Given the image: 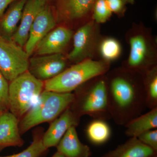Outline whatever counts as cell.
<instances>
[{
	"instance_id": "cell-32",
	"label": "cell",
	"mask_w": 157,
	"mask_h": 157,
	"mask_svg": "<svg viewBox=\"0 0 157 157\" xmlns=\"http://www.w3.org/2000/svg\"><path fill=\"white\" fill-rule=\"evenodd\" d=\"M44 1H45V2H47V1H49V0H44Z\"/></svg>"
},
{
	"instance_id": "cell-30",
	"label": "cell",
	"mask_w": 157,
	"mask_h": 157,
	"mask_svg": "<svg viewBox=\"0 0 157 157\" xmlns=\"http://www.w3.org/2000/svg\"><path fill=\"white\" fill-rule=\"evenodd\" d=\"M126 4H133L135 3V0H124Z\"/></svg>"
},
{
	"instance_id": "cell-26",
	"label": "cell",
	"mask_w": 157,
	"mask_h": 157,
	"mask_svg": "<svg viewBox=\"0 0 157 157\" xmlns=\"http://www.w3.org/2000/svg\"><path fill=\"white\" fill-rule=\"evenodd\" d=\"M9 84L8 81L0 71V107H8V93Z\"/></svg>"
},
{
	"instance_id": "cell-4",
	"label": "cell",
	"mask_w": 157,
	"mask_h": 157,
	"mask_svg": "<svg viewBox=\"0 0 157 157\" xmlns=\"http://www.w3.org/2000/svg\"><path fill=\"white\" fill-rule=\"evenodd\" d=\"M126 39L130 52L123 67L143 73L157 66L156 43L148 28L135 24L128 31Z\"/></svg>"
},
{
	"instance_id": "cell-7",
	"label": "cell",
	"mask_w": 157,
	"mask_h": 157,
	"mask_svg": "<svg viewBox=\"0 0 157 157\" xmlns=\"http://www.w3.org/2000/svg\"><path fill=\"white\" fill-rule=\"evenodd\" d=\"M73 38V49L68 54V60L76 64L88 59H94L102 39L99 24L93 19L88 21L79 27Z\"/></svg>"
},
{
	"instance_id": "cell-20",
	"label": "cell",
	"mask_w": 157,
	"mask_h": 157,
	"mask_svg": "<svg viewBox=\"0 0 157 157\" xmlns=\"http://www.w3.org/2000/svg\"><path fill=\"white\" fill-rule=\"evenodd\" d=\"M86 133L92 143L100 145L109 140L111 136V129L105 121L95 119L88 125Z\"/></svg>"
},
{
	"instance_id": "cell-16",
	"label": "cell",
	"mask_w": 157,
	"mask_h": 157,
	"mask_svg": "<svg viewBox=\"0 0 157 157\" xmlns=\"http://www.w3.org/2000/svg\"><path fill=\"white\" fill-rule=\"evenodd\" d=\"M56 147L57 151L65 157H90L92 155L89 147L79 140L75 126L68 129Z\"/></svg>"
},
{
	"instance_id": "cell-28",
	"label": "cell",
	"mask_w": 157,
	"mask_h": 157,
	"mask_svg": "<svg viewBox=\"0 0 157 157\" xmlns=\"http://www.w3.org/2000/svg\"><path fill=\"white\" fill-rule=\"evenodd\" d=\"M15 1L16 0H0V17L3 16L8 6Z\"/></svg>"
},
{
	"instance_id": "cell-24",
	"label": "cell",
	"mask_w": 157,
	"mask_h": 157,
	"mask_svg": "<svg viewBox=\"0 0 157 157\" xmlns=\"http://www.w3.org/2000/svg\"><path fill=\"white\" fill-rule=\"evenodd\" d=\"M112 13L107 6L106 0H97L93 10V19L100 24L107 22Z\"/></svg>"
},
{
	"instance_id": "cell-21",
	"label": "cell",
	"mask_w": 157,
	"mask_h": 157,
	"mask_svg": "<svg viewBox=\"0 0 157 157\" xmlns=\"http://www.w3.org/2000/svg\"><path fill=\"white\" fill-rule=\"evenodd\" d=\"M142 74L146 94V107L150 109L157 108V66Z\"/></svg>"
},
{
	"instance_id": "cell-22",
	"label": "cell",
	"mask_w": 157,
	"mask_h": 157,
	"mask_svg": "<svg viewBox=\"0 0 157 157\" xmlns=\"http://www.w3.org/2000/svg\"><path fill=\"white\" fill-rule=\"evenodd\" d=\"M121 52L120 43L116 39L111 37L101 39L98 48V53L103 60L110 63L118 58Z\"/></svg>"
},
{
	"instance_id": "cell-10",
	"label": "cell",
	"mask_w": 157,
	"mask_h": 157,
	"mask_svg": "<svg viewBox=\"0 0 157 157\" xmlns=\"http://www.w3.org/2000/svg\"><path fill=\"white\" fill-rule=\"evenodd\" d=\"M67 59L63 53L34 57L29 60L28 71L36 78L45 81L66 69Z\"/></svg>"
},
{
	"instance_id": "cell-27",
	"label": "cell",
	"mask_w": 157,
	"mask_h": 157,
	"mask_svg": "<svg viewBox=\"0 0 157 157\" xmlns=\"http://www.w3.org/2000/svg\"><path fill=\"white\" fill-rule=\"evenodd\" d=\"M107 6L112 13L122 16L126 11V3L124 0H106Z\"/></svg>"
},
{
	"instance_id": "cell-18",
	"label": "cell",
	"mask_w": 157,
	"mask_h": 157,
	"mask_svg": "<svg viewBox=\"0 0 157 157\" xmlns=\"http://www.w3.org/2000/svg\"><path fill=\"white\" fill-rule=\"evenodd\" d=\"M27 0H16L12 3L8 11L2 16L0 31L4 39L11 41L20 21L24 7Z\"/></svg>"
},
{
	"instance_id": "cell-13",
	"label": "cell",
	"mask_w": 157,
	"mask_h": 157,
	"mask_svg": "<svg viewBox=\"0 0 157 157\" xmlns=\"http://www.w3.org/2000/svg\"><path fill=\"white\" fill-rule=\"evenodd\" d=\"M79 118L69 107L59 117L51 124L46 133L42 137V143L45 148L56 147L70 127L78 125Z\"/></svg>"
},
{
	"instance_id": "cell-8",
	"label": "cell",
	"mask_w": 157,
	"mask_h": 157,
	"mask_svg": "<svg viewBox=\"0 0 157 157\" xmlns=\"http://www.w3.org/2000/svg\"><path fill=\"white\" fill-rule=\"evenodd\" d=\"M29 57L22 47L12 41L0 39V71L7 81L28 71Z\"/></svg>"
},
{
	"instance_id": "cell-19",
	"label": "cell",
	"mask_w": 157,
	"mask_h": 157,
	"mask_svg": "<svg viewBox=\"0 0 157 157\" xmlns=\"http://www.w3.org/2000/svg\"><path fill=\"white\" fill-rule=\"evenodd\" d=\"M125 134L129 137H137L141 134L157 128V108L141 114L126 125Z\"/></svg>"
},
{
	"instance_id": "cell-5",
	"label": "cell",
	"mask_w": 157,
	"mask_h": 157,
	"mask_svg": "<svg viewBox=\"0 0 157 157\" xmlns=\"http://www.w3.org/2000/svg\"><path fill=\"white\" fill-rule=\"evenodd\" d=\"M74 99L71 93L44 90L20 124V132L24 133L37 125L53 120L70 107Z\"/></svg>"
},
{
	"instance_id": "cell-33",
	"label": "cell",
	"mask_w": 157,
	"mask_h": 157,
	"mask_svg": "<svg viewBox=\"0 0 157 157\" xmlns=\"http://www.w3.org/2000/svg\"><path fill=\"white\" fill-rule=\"evenodd\" d=\"M157 157V156H155V157Z\"/></svg>"
},
{
	"instance_id": "cell-1",
	"label": "cell",
	"mask_w": 157,
	"mask_h": 157,
	"mask_svg": "<svg viewBox=\"0 0 157 157\" xmlns=\"http://www.w3.org/2000/svg\"><path fill=\"white\" fill-rule=\"evenodd\" d=\"M106 76L111 119L126 125L147 107L143 74L122 67L108 71Z\"/></svg>"
},
{
	"instance_id": "cell-29",
	"label": "cell",
	"mask_w": 157,
	"mask_h": 157,
	"mask_svg": "<svg viewBox=\"0 0 157 157\" xmlns=\"http://www.w3.org/2000/svg\"><path fill=\"white\" fill-rule=\"evenodd\" d=\"M52 157H64L63 156V155L62 154H61L60 153L58 152L57 151L56 153H55L53 155Z\"/></svg>"
},
{
	"instance_id": "cell-31",
	"label": "cell",
	"mask_w": 157,
	"mask_h": 157,
	"mask_svg": "<svg viewBox=\"0 0 157 157\" xmlns=\"http://www.w3.org/2000/svg\"><path fill=\"white\" fill-rule=\"evenodd\" d=\"M4 39V38H2V36H0V39Z\"/></svg>"
},
{
	"instance_id": "cell-9",
	"label": "cell",
	"mask_w": 157,
	"mask_h": 157,
	"mask_svg": "<svg viewBox=\"0 0 157 157\" xmlns=\"http://www.w3.org/2000/svg\"><path fill=\"white\" fill-rule=\"evenodd\" d=\"M97 0H56L58 21L65 23L83 22L93 19V10Z\"/></svg>"
},
{
	"instance_id": "cell-14",
	"label": "cell",
	"mask_w": 157,
	"mask_h": 157,
	"mask_svg": "<svg viewBox=\"0 0 157 157\" xmlns=\"http://www.w3.org/2000/svg\"><path fill=\"white\" fill-rule=\"evenodd\" d=\"M44 0H27L23 10L21 19L11 41L24 47L28 39L31 26L39 11L46 5Z\"/></svg>"
},
{
	"instance_id": "cell-15",
	"label": "cell",
	"mask_w": 157,
	"mask_h": 157,
	"mask_svg": "<svg viewBox=\"0 0 157 157\" xmlns=\"http://www.w3.org/2000/svg\"><path fill=\"white\" fill-rule=\"evenodd\" d=\"M20 136L18 118L11 112L0 114V149L24 144Z\"/></svg>"
},
{
	"instance_id": "cell-2",
	"label": "cell",
	"mask_w": 157,
	"mask_h": 157,
	"mask_svg": "<svg viewBox=\"0 0 157 157\" xmlns=\"http://www.w3.org/2000/svg\"><path fill=\"white\" fill-rule=\"evenodd\" d=\"M78 88L80 90L77 94H74V101L71 105L74 108H70L77 117L80 118L86 115L95 119H111L106 74L91 78Z\"/></svg>"
},
{
	"instance_id": "cell-34",
	"label": "cell",
	"mask_w": 157,
	"mask_h": 157,
	"mask_svg": "<svg viewBox=\"0 0 157 157\" xmlns=\"http://www.w3.org/2000/svg\"></svg>"
},
{
	"instance_id": "cell-23",
	"label": "cell",
	"mask_w": 157,
	"mask_h": 157,
	"mask_svg": "<svg viewBox=\"0 0 157 157\" xmlns=\"http://www.w3.org/2000/svg\"><path fill=\"white\" fill-rule=\"evenodd\" d=\"M42 143V137L35 136L30 146L21 152L10 155L0 157H40L47 151Z\"/></svg>"
},
{
	"instance_id": "cell-3",
	"label": "cell",
	"mask_w": 157,
	"mask_h": 157,
	"mask_svg": "<svg viewBox=\"0 0 157 157\" xmlns=\"http://www.w3.org/2000/svg\"><path fill=\"white\" fill-rule=\"evenodd\" d=\"M109 68L110 63L102 59L85 60L45 81L44 89L55 92L71 93L91 78L106 74Z\"/></svg>"
},
{
	"instance_id": "cell-25",
	"label": "cell",
	"mask_w": 157,
	"mask_h": 157,
	"mask_svg": "<svg viewBox=\"0 0 157 157\" xmlns=\"http://www.w3.org/2000/svg\"><path fill=\"white\" fill-rule=\"evenodd\" d=\"M137 138L144 144L157 151V129L144 132Z\"/></svg>"
},
{
	"instance_id": "cell-12",
	"label": "cell",
	"mask_w": 157,
	"mask_h": 157,
	"mask_svg": "<svg viewBox=\"0 0 157 157\" xmlns=\"http://www.w3.org/2000/svg\"><path fill=\"white\" fill-rule=\"evenodd\" d=\"M73 35L72 30L67 27H58L49 32L38 43L34 52L38 56L63 53Z\"/></svg>"
},
{
	"instance_id": "cell-17",
	"label": "cell",
	"mask_w": 157,
	"mask_h": 157,
	"mask_svg": "<svg viewBox=\"0 0 157 157\" xmlns=\"http://www.w3.org/2000/svg\"><path fill=\"white\" fill-rule=\"evenodd\" d=\"M157 151L142 143L137 137H130L123 144L101 157H154Z\"/></svg>"
},
{
	"instance_id": "cell-6",
	"label": "cell",
	"mask_w": 157,
	"mask_h": 157,
	"mask_svg": "<svg viewBox=\"0 0 157 157\" xmlns=\"http://www.w3.org/2000/svg\"><path fill=\"white\" fill-rule=\"evenodd\" d=\"M44 82L29 71L10 82L8 93V107L18 118L26 114L43 92Z\"/></svg>"
},
{
	"instance_id": "cell-11",
	"label": "cell",
	"mask_w": 157,
	"mask_h": 157,
	"mask_svg": "<svg viewBox=\"0 0 157 157\" xmlns=\"http://www.w3.org/2000/svg\"><path fill=\"white\" fill-rule=\"evenodd\" d=\"M56 25V19L52 10L46 4L37 14L24 46V50L29 57L33 53L38 43L55 28Z\"/></svg>"
}]
</instances>
